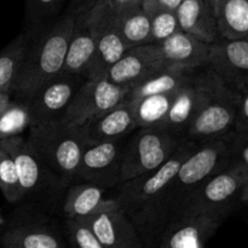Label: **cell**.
Returning a JSON list of instances; mask_svg holds the SVG:
<instances>
[{
    "label": "cell",
    "mask_w": 248,
    "mask_h": 248,
    "mask_svg": "<svg viewBox=\"0 0 248 248\" xmlns=\"http://www.w3.org/2000/svg\"><path fill=\"white\" fill-rule=\"evenodd\" d=\"M195 147L186 140L176 153L155 171L120 183L115 201L120 210L132 220L136 228L153 227L167 208L172 179Z\"/></svg>",
    "instance_id": "6da1fadb"
},
{
    "label": "cell",
    "mask_w": 248,
    "mask_h": 248,
    "mask_svg": "<svg viewBox=\"0 0 248 248\" xmlns=\"http://www.w3.org/2000/svg\"><path fill=\"white\" fill-rule=\"evenodd\" d=\"M65 228L73 248H104L98 237L82 220L67 219Z\"/></svg>",
    "instance_id": "d6a6232c"
},
{
    "label": "cell",
    "mask_w": 248,
    "mask_h": 248,
    "mask_svg": "<svg viewBox=\"0 0 248 248\" xmlns=\"http://www.w3.org/2000/svg\"><path fill=\"white\" fill-rule=\"evenodd\" d=\"M184 140L172 135L162 126L138 128L123 149L121 183L155 171L165 164Z\"/></svg>",
    "instance_id": "52a82bcc"
},
{
    "label": "cell",
    "mask_w": 248,
    "mask_h": 248,
    "mask_svg": "<svg viewBox=\"0 0 248 248\" xmlns=\"http://www.w3.org/2000/svg\"><path fill=\"white\" fill-rule=\"evenodd\" d=\"M232 165L248 167V133L232 132L230 140Z\"/></svg>",
    "instance_id": "836d02e7"
},
{
    "label": "cell",
    "mask_w": 248,
    "mask_h": 248,
    "mask_svg": "<svg viewBox=\"0 0 248 248\" xmlns=\"http://www.w3.org/2000/svg\"><path fill=\"white\" fill-rule=\"evenodd\" d=\"M155 1H157L161 6L166 7V9L176 11V9L181 5V2L183 1V0H155Z\"/></svg>",
    "instance_id": "f35d334b"
},
{
    "label": "cell",
    "mask_w": 248,
    "mask_h": 248,
    "mask_svg": "<svg viewBox=\"0 0 248 248\" xmlns=\"http://www.w3.org/2000/svg\"><path fill=\"white\" fill-rule=\"evenodd\" d=\"M4 222V218H2V215H1V210H0V224Z\"/></svg>",
    "instance_id": "60d3db41"
},
{
    "label": "cell",
    "mask_w": 248,
    "mask_h": 248,
    "mask_svg": "<svg viewBox=\"0 0 248 248\" xmlns=\"http://www.w3.org/2000/svg\"><path fill=\"white\" fill-rule=\"evenodd\" d=\"M91 9L97 15V40L85 78L86 80L106 79L109 70L126 52L127 46L114 27L111 16L102 9L99 2L97 1Z\"/></svg>",
    "instance_id": "4fadbf2b"
},
{
    "label": "cell",
    "mask_w": 248,
    "mask_h": 248,
    "mask_svg": "<svg viewBox=\"0 0 248 248\" xmlns=\"http://www.w3.org/2000/svg\"><path fill=\"white\" fill-rule=\"evenodd\" d=\"M0 145L9 153L16 167L23 198L38 193L51 178L33 148L22 136L0 140Z\"/></svg>",
    "instance_id": "9a60e30c"
},
{
    "label": "cell",
    "mask_w": 248,
    "mask_h": 248,
    "mask_svg": "<svg viewBox=\"0 0 248 248\" xmlns=\"http://www.w3.org/2000/svg\"><path fill=\"white\" fill-rule=\"evenodd\" d=\"M232 132L215 140L195 143L194 149L172 179L167 208H176L178 212L186 199L200 184L232 165L230 140Z\"/></svg>",
    "instance_id": "5b68a950"
},
{
    "label": "cell",
    "mask_w": 248,
    "mask_h": 248,
    "mask_svg": "<svg viewBox=\"0 0 248 248\" xmlns=\"http://www.w3.org/2000/svg\"><path fill=\"white\" fill-rule=\"evenodd\" d=\"M0 190L7 202L15 203L23 199L16 167L9 153L0 145Z\"/></svg>",
    "instance_id": "1f68e13d"
},
{
    "label": "cell",
    "mask_w": 248,
    "mask_h": 248,
    "mask_svg": "<svg viewBox=\"0 0 248 248\" xmlns=\"http://www.w3.org/2000/svg\"><path fill=\"white\" fill-rule=\"evenodd\" d=\"M68 0H26L24 23L31 31H40L53 23L63 5Z\"/></svg>",
    "instance_id": "4dcf8cb0"
},
{
    "label": "cell",
    "mask_w": 248,
    "mask_h": 248,
    "mask_svg": "<svg viewBox=\"0 0 248 248\" xmlns=\"http://www.w3.org/2000/svg\"><path fill=\"white\" fill-rule=\"evenodd\" d=\"M128 92L130 89L116 86L107 79L85 80L73 97L63 119L82 127L90 120L121 103Z\"/></svg>",
    "instance_id": "9c48e42d"
},
{
    "label": "cell",
    "mask_w": 248,
    "mask_h": 248,
    "mask_svg": "<svg viewBox=\"0 0 248 248\" xmlns=\"http://www.w3.org/2000/svg\"><path fill=\"white\" fill-rule=\"evenodd\" d=\"M216 22L220 38L248 39V0H223Z\"/></svg>",
    "instance_id": "484cf974"
},
{
    "label": "cell",
    "mask_w": 248,
    "mask_h": 248,
    "mask_svg": "<svg viewBox=\"0 0 248 248\" xmlns=\"http://www.w3.org/2000/svg\"><path fill=\"white\" fill-rule=\"evenodd\" d=\"M195 77L200 97L186 140L198 143L232 133L239 91L230 89L208 67L196 69Z\"/></svg>",
    "instance_id": "277c9868"
},
{
    "label": "cell",
    "mask_w": 248,
    "mask_h": 248,
    "mask_svg": "<svg viewBox=\"0 0 248 248\" xmlns=\"http://www.w3.org/2000/svg\"><path fill=\"white\" fill-rule=\"evenodd\" d=\"M154 45L164 67L195 70L207 65V44L181 31Z\"/></svg>",
    "instance_id": "ac0fdd59"
},
{
    "label": "cell",
    "mask_w": 248,
    "mask_h": 248,
    "mask_svg": "<svg viewBox=\"0 0 248 248\" xmlns=\"http://www.w3.org/2000/svg\"><path fill=\"white\" fill-rule=\"evenodd\" d=\"M248 201V167L230 165L198 186L181 206L178 213H210L227 218Z\"/></svg>",
    "instance_id": "8992f818"
},
{
    "label": "cell",
    "mask_w": 248,
    "mask_h": 248,
    "mask_svg": "<svg viewBox=\"0 0 248 248\" xmlns=\"http://www.w3.org/2000/svg\"><path fill=\"white\" fill-rule=\"evenodd\" d=\"M193 72L194 70L181 68H161L136 84L128 92L127 98L136 99L156 94L173 93L183 86Z\"/></svg>",
    "instance_id": "cb8c5ba5"
},
{
    "label": "cell",
    "mask_w": 248,
    "mask_h": 248,
    "mask_svg": "<svg viewBox=\"0 0 248 248\" xmlns=\"http://www.w3.org/2000/svg\"><path fill=\"white\" fill-rule=\"evenodd\" d=\"M14 97L15 93L14 90H12V86L0 87V114L6 109V107L14 99Z\"/></svg>",
    "instance_id": "74e56055"
},
{
    "label": "cell",
    "mask_w": 248,
    "mask_h": 248,
    "mask_svg": "<svg viewBox=\"0 0 248 248\" xmlns=\"http://www.w3.org/2000/svg\"><path fill=\"white\" fill-rule=\"evenodd\" d=\"M143 0H98L102 9L109 14L110 16L118 14L121 10L126 7L133 6V5H140Z\"/></svg>",
    "instance_id": "d590c367"
},
{
    "label": "cell",
    "mask_w": 248,
    "mask_h": 248,
    "mask_svg": "<svg viewBox=\"0 0 248 248\" xmlns=\"http://www.w3.org/2000/svg\"><path fill=\"white\" fill-rule=\"evenodd\" d=\"M206 67L230 89L248 90V39L219 38L210 44Z\"/></svg>",
    "instance_id": "8fae6325"
},
{
    "label": "cell",
    "mask_w": 248,
    "mask_h": 248,
    "mask_svg": "<svg viewBox=\"0 0 248 248\" xmlns=\"http://www.w3.org/2000/svg\"><path fill=\"white\" fill-rule=\"evenodd\" d=\"M74 23L75 17L64 14L38 31L33 43H28L18 75L12 84L15 96L28 98L39 87L62 74Z\"/></svg>",
    "instance_id": "7a4b0ae2"
},
{
    "label": "cell",
    "mask_w": 248,
    "mask_h": 248,
    "mask_svg": "<svg viewBox=\"0 0 248 248\" xmlns=\"http://www.w3.org/2000/svg\"><path fill=\"white\" fill-rule=\"evenodd\" d=\"M29 143L51 178L65 186L77 178L82 150L87 144L82 128L64 119L28 128Z\"/></svg>",
    "instance_id": "3957f363"
},
{
    "label": "cell",
    "mask_w": 248,
    "mask_h": 248,
    "mask_svg": "<svg viewBox=\"0 0 248 248\" xmlns=\"http://www.w3.org/2000/svg\"><path fill=\"white\" fill-rule=\"evenodd\" d=\"M195 72L196 69L191 73L183 86L177 91L166 121L162 125V127L182 140H186V132L199 107L200 92Z\"/></svg>",
    "instance_id": "7402d4cb"
},
{
    "label": "cell",
    "mask_w": 248,
    "mask_h": 248,
    "mask_svg": "<svg viewBox=\"0 0 248 248\" xmlns=\"http://www.w3.org/2000/svg\"><path fill=\"white\" fill-rule=\"evenodd\" d=\"M97 1L98 0H69L65 14L70 15L73 17H77L91 9Z\"/></svg>",
    "instance_id": "8d00e7d4"
},
{
    "label": "cell",
    "mask_w": 248,
    "mask_h": 248,
    "mask_svg": "<svg viewBox=\"0 0 248 248\" xmlns=\"http://www.w3.org/2000/svg\"><path fill=\"white\" fill-rule=\"evenodd\" d=\"M28 43V36L21 34L0 51V87L12 86L18 75Z\"/></svg>",
    "instance_id": "f1b7e54d"
},
{
    "label": "cell",
    "mask_w": 248,
    "mask_h": 248,
    "mask_svg": "<svg viewBox=\"0 0 248 248\" xmlns=\"http://www.w3.org/2000/svg\"><path fill=\"white\" fill-rule=\"evenodd\" d=\"M2 248H64L61 237L46 225L22 224L10 228L1 236Z\"/></svg>",
    "instance_id": "603a6c76"
},
{
    "label": "cell",
    "mask_w": 248,
    "mask_h": 248,
    "mask_svg": "<svg viewBox=\"0 0 248 248\" xmlns=\"http://www.w3.org/2000/svg\"><path fill=\"white\" fill-rule=\"evenodd\" d=\"M86 143L121 140L137 128L127 97L110 110L96 116L82 126Z\"/></svg>",
    "instance_id": "d6986e66"
},
{
    "label": "cell",
    "mask_w": 248,
    "mask_h": 248,
    "mask_svg": "<svg viewBox=\"0 0 248 248\" xmlns=\"http://www.w3.org/2000/svg\"><path fill=\"white\" fill-rule=\"evenodd\" d=\"M111 19L127 48L149 44L150 22L142 4L121 10L113 15Z\"/></svg>",
    "instance_id": "d4e9b609"
},
{
    "label": "cell",
    "mask_w": 248,
    "mask_h": 248,
    "mask_svg": "<svg viewBox=\"0 0 248 248\" xmlns=\"http://www.w3.org/2000/svg\"><path fill=\"white\" fill-rule=\"evenodd\" d=\"M123 149L120 140L87 143L80 157L77 178L102 189L120 184Z\"/></svg>",
    "instance_id": "30bf717a"
},
{
    "label": "cell",
    "mask_w": 248,
    "mask_h": 248,
    "mask_svg": "<svg viewBox=\"0 0 248 248\" xmlns=\"http://www.w3.org/2000/svg\"><path fill=\"white\" fill-rule=\"evenodd\" d=\"M222 1L223 0H205V2L208 5V7H210L211 11L213 12V15H215V16L217 15L218 9H219Z\"/></svg>",
    "instance_id": "ab89813d"
},
{
    "label": "cell",
    "mask_w": 248,
    "mask_h": 248,
    "mask_svg": "<svg viewBox=\"0 0 248 248\" xmlns=\"http://www.w3.org/2000/svg\"><path fill=\"white\" fill-rule=\"evenodd\" d=\"M176 16L181 31L201 43L210 45L220 38L216 16L205 0H183L176 9Z\"/></svg>",
    "instance_id": "44dd1931"
},
{
    "label": "cell",
    "mask_w": 248,
    "mask_h": 248,
    "mask_svg": "<svg viewBox=\"0 0 248 248\" xmlns=\"http://www.w3.org/2000/svg\"><path fill=\"white\" fill-rule=\"evenodd\" d=\"M227 218L210 213H178L165 232L159 248H205Z\"/></svg>",
    "instance_id": "7c38bea8"
},
{
    "label": "cell",
    "mask_w": 248,
    "mask_h": 248,
    "mask_svg": "<svg viewBox=\"0 0 248 248\" xmlns=\"http://www.w3.org/2000/svg\"><path fill=\"white\" fill-rule=\"evenodd\" d=\"M142 7L149 17V44L161 43L181 31L177 21L176 11L161 6L155 0H143Z\"/></svg>",
    "instance_id": "83f0119b"
},
{
    "label": "cell",
    "mask_w": 248,
    "mask_h": 248,
    "mask_svg": "<svg viewBox=\"0 0 248 248\" xmlns=\"http://www.w3.org/2000/svg\"><path fill=\"white\" fill-rule=\"evenodd\" d=\"M164 68L154 44L136 46L126 50L123 57L114 64L106 79L116 86L132 89L152 73Z\"/></svg>",
    "instance_id": "2e32d148"
},
{
    "label": "cell",
    "mask_w": 248,
    "mask_h": 248,
    "mask_svg": "<svg viewBox=\"0 0 248 248\" xmlns=\"http://www.w3.org/2000/svg\"><path fill=\"white\" fill-rule=\"evenodd\" d=\"M176 93L177 92L156 94L136 99L127 98L137 128H150L164 125Z\"/></svg>",
    "instance_id": "4316f807"
},
{
    "label": "cell",
    "mask_w": 248,
    "mask_h": 248,
    "mask_svg": "<svg viewBox=\"0 0 248 248\" xmlns=\"http://www.w3.org/2000/svg\"><path fill=\"white\" fill-rule=\"evenodd\" d=\"M97 40V15L92 9L75 17L62 74L86 75ZM86 79V78H85Z\"/></svg>",
    "instance_id": "5bb4252c"
},
{
    "label": "cell",
    "mask_w": 248,
    "mask_h": 248,
    "mask_svg": "<svg viewBox=\"0 0 248 248\" xmlns=\"http://www.w3.org/2000/svg\"><path fill=\"white\" fill-rule=\"evenodd\" d=\"M120 210L115 199L106 198V189L90 183L73 186L63 205L65 219H81L103 212Z\"/></svg>",
    "instance_id": "ffe728a7"
},
{
    "label": "cell",
    "mask_w": 248,
    "mask_h": 248,
    "mask_svg": "<svg viewBox=\"0 0 248 248\" xmlns=\"http://www.w3.org/2000/svg\"><path fill=\"white\" fill-rule=\"evenodd\" d=\"M85 80L84 77L79 75L60 74L33 92L26 98L31 118L29 127L62 119Z\"/></svg>",
    "instance_id": "ba28073f"
},
{
    "label": "cell",
    "mask_w": 248,
    "mask_h": 248,
    "mask_svg": "<svg viewBox=\"0 0 248 248\" xmlns=\"http://www.w3.org/2000/svg\"><path fill=\"white\" fill-rule=\"evenodd\" d=\"M234 132L248 133V90L239 91L235 108Z\"/></svg>",
    "instance_id": "e575fe53"
},
{
    "label": "cell",
    "mask_w": 248,
    "mask_h": 248,
    "mask_svg": "<svg viewBox=\"0 0 248 248\" xmlns=\"http://www.w3.org/2000/svg\"><path fill=\"white\" fill-rule=\"evenodd\" d=\"M31 118L27 101L14 97L9 106L0 114V140L17 137L29 128Z\"/></svg>",
    "instance_id": "f546056e"
},
{
    "label": "cell",
    "mask_w": 248,
    "mask_h": 248,
    "mask_svg": "<svg viewBox=\"0 0 248 248\" xmlns=\"http://www.w3.org/2000/svg\"><path fill=\"white\" fill-rule=\"evenodd\" d=\"M80 220L89 225L104 248H143L137 228L121 210L98 213Z\"/></svg>",
    "instance_id": "e0dca14e"
}]
</instances>
